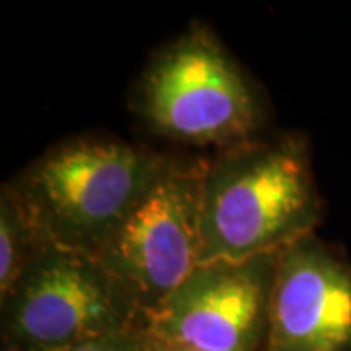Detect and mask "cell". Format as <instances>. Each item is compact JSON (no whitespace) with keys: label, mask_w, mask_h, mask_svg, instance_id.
Listing matches in <instances>:
<instances>
[{"label":"cell","mask_w":351,"mask_h":351,"mask_svg":"<svg viewBox=\"0 0 351 351\" xmlns=\"http://www.w3.org/2000/svg\"><path fill=\"white\" fill-rule=\"evenodd\" d=\"M2 304V351H64L129 330L147 316L96 256L45 244Z\"/></svg>","instance_id":"cell-4"},{"label":"cell","mask_w":351,"mask_h":351,"mask_svg":"<svg viewBox=\"0 0 351 351\" xmlns=\"http://www.w3.org/2000/svg\"><path fill=\"white\" fill-rule=\"evenodd\" d=\"M322 219L302 135L250 138L205 160L201 262L281 252Z\"/></svg>","instance_id":"cell-1"},{"label":"cell","mask_w":351,"mask_h":351,"mask_svg":"<svg viewBox=\"0 0 351 351\" xmlns=\"http://www.w3.org/2000/svg\"><path fill=\"white\" fill-rule=\"evenodd\" d=\"M262 351H351V263L314 232L279 254Z\"/></svg>","instance_id":"cell-7"},{"label":"cell","mask_w":351,"mask_h":351,"mask_svg":"<svg viewBox=\"0 0 351 351\" xmlns=\"http://www.w3.org/2000/svg\"><path fill=\"white\" fill-rule=\"evenodd\" d=\"M131 108L160 137L223 149L256 138L265 121L258 90L199 22L154 53Z\"/></svg>","instance_id":"cell-3"},{"label":"cell","mask_w":351,"mask_h":351,"mask_svg":"<svg viewBox=\"0 0 351 351\" xmlns=\"http://www.w3.org/2000/svg\"><path fill=\"white\" fill-rule=\"evenodd\" d=\"M47 242L8 182L0 188V301Z\"/></svg>","instance_id":"cell-8"},{"label":"cell","mask_w":351,"mask_h":351,"mask_svg":"<svg viewBox=\"0 0 351 351\" xmlns=\"http://www.w3.org/2000/svg\"><path fill=\"white\" fill-rule=\"evenodd\" d=\"M205 160L166 158L137 205L96 256L149 316L201 262Z\"/></svg>","instance_id":"cell-5"},{"label":"cell","mask_w":351,"mask_h":351,"mask_svg":"<svg viewBox=\"0 0 351 351\" xmlns=\"http://www.w3.org/2000/svg\"><path fill=\"white\" fill-rule=\"evenodd\" d=\"M64 351H149L147 330H129L100 339H92Z\"/></svg>","instance_id":"cell-9"},{"label":"cell","mask_w":351,"mask_h":351,"mask_svg":"<svg viewBox=\"0 0 351 351\" xmlns=\"http://www.w3.org/2000/svg\"><path fill=\"white\" fill-rule=\"evenodd\" d=\"M281 252L199 263L147 332L199 351H262Z\"/></svg>","instance_id":"cell-6"},{"label":"cell","mask_w":351,"mask_h":351,"mask_svg":"<svg viewBox=\"0 0 351 351\" xmlns=\"http://www.w3.org/2000/svg\"><path fill=\"white\" fill-rule=\"evenodd\" d=\"M166 158L119 138L75 137L8 184L47 244L98 256Z\"/></svg>","instance_id":"cell-2"},{"label":"cell","mask_w":351,"mask_h":351,"mask_svg":"<svg viewBox=\"0 0 351 351\" xmlns=\"http://www.w3.org/2000/svg\"><path fill=\"white\" fill-rule=\"evenodd\" d=\"M147 343H149V351H199L188 348V346H182V343H174V341L158 338L151 332H147Z\"/></svg>","instance_id":"cell-10"}]
</instances>
